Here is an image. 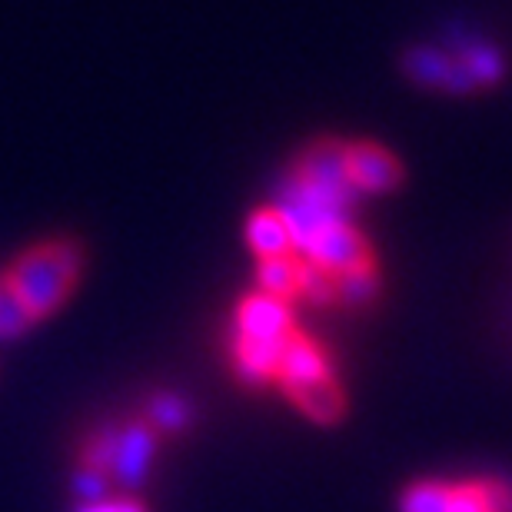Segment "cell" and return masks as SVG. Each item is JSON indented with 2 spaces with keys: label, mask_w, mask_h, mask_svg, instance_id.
<instances>
[{
  "label": "cell",
  "mask_w": 512,
  "mask_h": 512,
  "mask_svg": "<svg viewBox=\"0 0 512 512\" xmlns=\"http://www.w3.org/2000/svg\"><path fill=\"white\" fill-rule=\"evenodd\" d=\"M306 260L313 266H320L323 273L330 276H350V273H360V270H376V260H373V250L366 237L350 223H330L323 227L316 237L306 243Z\"/></svg>",
  "instance_id": "3957f363"
},
{
  "label": "cell",
  "mask_w": 512,
  "mask_h": 512,
  "mask_svg": "<svg viewBox=\"0 0 512 512\" xmlns=\"http://www.w3.org/2000/svg\"><path fill=\"white\" fill-rule=\"evenodd\" d=\"M157 453V433L147 423H133L114 439V463H110V476L124 486H140L147 479V469Z\"/></svg>",
  "instance_id": "8992f818"
},
{
  "label": "cell",
  "mask_w": 512,
  "mask_h": 512,
  "mask_svg": "<svg viewBox=\"0 0 512 512\" xmlns=\"http://www.w3.org/2000/svg\"><path fill=\"white\" fill-rule=\"evenodd\" d=\"M283 346L286 343H260V340H243V336H237V343H233V360H237V370L243 380H250V383L276 380Z\"/></svg>",
  "instance_id": "8fae6325"
},
{
  "label": "cell",
  "mask_w": 512,
  "mask_h": 512,
  "mask_svg": "<svg viewBox=\"0 0 512 512\" xmlns=\"http://www.w3.org/2000/svg\"><path fill=\"white\" fill-rule=\"evenodd\" d=\"M107 486H110V476L107 473H97V469H80L74 476V489L77 496L84 499V506L90 503H100V499H107Z\"/></svg>",
  "instance_id": "2e32d148"
},
{
  "label": "cell",
  "mask_w": 512,
  "mask_h": 512,
  "mask_svg": "<svg viewBox=\"0 0 512 512\" xmlns=\"http://www.w3.org/2000/svg\"><path fill=\"white\" fill-rule=\"evenodd\" d=\"M346 180H350L353 190L389 193L403 183V167L380 143H346Z\"/></svg>",
  "instance_id": "277c9868"
},
{
  "label": "cell",
  "mask_w": 512,
  "mask_h": 512,
  "mask_svg": "<svg viewBox=\"0 0 512 512\" xmlns=\"http://www.w3.org/2000/svg\"><path fill=\"white\" fill-rule=\"evenodd\" d=\"M286 396H290L293 406L300 409L303 416H310L313 423H336L346 409V396H343V389L336 386V380L290 386Z\"/></svg>",
  "instance_id": "9c48e42d"
},
{
  "label": "cell",
  "mask_w": 512,
  "mask_h": 512,
  "mask_svg": "<svg viewBox=\"0 0 512 512\" xmlns=\"http://www.w3.org/2000/svg\"><path fill=\"white\" fill-rule=\"evenodd\" d=\"M80 512H147V506L137 503V499H100V503H90Z\"/></svg>",
  "instance_id": "e0dca14e"
},
{
  "label": "cell",
  "mask_w": 512,
  "mask_h": 512,
  "mask_svg": "<svg viewBox=\"0 0 512 512\" xmlns=\"http://www.w3.org/2000/svg\"><path fill=\"white\" fill-rule=\"evenodd\" d=\"M296 333L290 306L276 296L253 293L237 310V336L260 343H286Z\"/></svg>",
  "instance_id": "5b68a950"
},
{
  "label": "cell",
  "mask_w": 512,
  "mask_h": 512,
  "mask_svg": "<svg viewBox=\"0 0 512 512\" xmlns=\"http://www.w3.org/2000/svg\"><path fill=\"white\" fill-rule=\"evenodd\" d=\"M150 419H153V426L163 429V433H177V429L187 426L190 409H187V403H183V399L163 393V396H153Z\"/></svg>",
  "instance_id": "4fadbf2b"
},
{
  "label": "cell",
  "mask_w": 512,
  "mask_h": 512,
  "mask_svg": "<svg viewBox=\"0 0 512 512\" xmlns=\"http://www.w3.org/2000/svg\"><path fill=\"white\" fill-rule=\"evenodd\" d=\"M247 243L260 260L296 253L290 220H286V213L280 207H263V210L253 213L250 223H247Z\"/></svg>",
  "instance_id": "ba28073f"
},
{
  "label": "cell",
  "mask_w": 512,
  "mask_h": 512,
  "mask_svg": "<svg viewBox=\"0 0 512 512\" xmlns=\"http://www.w3.org/2000/svg\"><path fill=\"white\" fill-rule=\"evenodd\" d=\"M376 296V270H360L336 280V300L346 303H370Z\"/></svg>",
  "instance_id": "5bb4252c"
},
{
  "label": "cell",
  "mask_w": 512,
  "mask_h": 512,
  "mask_svg": "<svg viewBox=\"0 0 512 512\" xmlns=\"http://www.w3.org/2000/svg\"><path fill=\"white\" fill-rule=\"evenodd\" d=\"M303 273H306V256H300V253L270 256V260H260V266H256L260 293L276 296V300H283V303L290 300V296H300Z\"/></svg>",
  "instance_id": "30bf717a"
},
{
  "label": "cell",
  "mask_w": 512,
  "mask_h": 512,
  "mask_svg": "<svg viewBox=\"0 0 512 512\" xmlns=\"http://www.w3.org/2000/svg\"><path fill=\"white\" fill-rule=\"evenodd\" d=\"M80 270H84V253H80L77 243L54 240L20 256L10 266L4 286L24 303V310L34 320H44L67 303V296L74 293L80 280Z\"/></svg>",
  "instance_id": "6da1fadb"
},
{
  "label": "cell",
  "mask_w": 512,
  "mask_h": 512,
  "mask_svg": "<svg viewBox=\"0 0 512 512\" xmlns=\"http://www.w3.org/2000/svg\"><path fill=\"white\" fill-rule=\"evenodd\" d=\"M403 512H512V486L499 479L419 483L403 496Z\"/></svg>",
  "instance_id": "7a4b0ae2"
},
{
  "label": "cell",
  "mask_w": 512,
  "mask_h": 512,
  "mask_svg": "<svg viewBox=\"0 0 512 512\" xmlns=\"http://www.w3.org/2000/svg\"><path fill=\"white\" fill-rule=\"evenodd\" d=\"M276 380L283 383V389L303 386V383L333 380L330 360H326V353L310 340V336H303L300 330H296V333L290 336V340H286V346H283L280 373H276Z\"/></svg>",
  "instance_id": "52a82bcc"
},
{
  "label": "cell",
  "mask_w": 512,
  "mask_h": 512,
  "mask_svg": "<svg viewBox=\"0 0 512 512\" xmlns=\"http://www.w3.org/2000/svg\"><path fill=\"white\" fill-rule=\"evenodd\" d=\"M37 320L24 310V303L0 283V340H14V336L27 333Z\"/></svg>",
  "instance_id": "7c38bea8"
},
{
  "label": "cell",
  "mask_w": 512,
  "mask_h": 512,
  "mask_svg": "<svg viewBox=\"0 0 512 512\" xmlns=\"http://www.w3.org/2000/svg\"><path fill=\"white\" fill-rule=\"evenodd\" d=\"M114 439H117V433H100V436L90 439L87 449H84V466L110 476V463H114Z\"/></svg>",
  "instance_id": "9a60e30c"
}]
</instances>
